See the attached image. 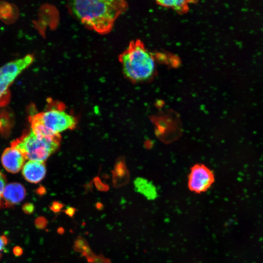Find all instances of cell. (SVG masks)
<instances>
[{"label": "cell", "mask_w": 263, "mask_h": 263, "mask_svg": "<svg viewBox=\"0 0 263 263\" xmlns=\"http://www.w3.org/2000/svg\"><path fill=\"white\" fill-rule=\"evenodd\" d=\"M128 6L122 0H77L68 3L71 14L82 24L101 35L112 30L115 21Z\"/></svg>", "instance_id": "cell-1"}, {"label": "cell", "mask_w": 263, "mask_h": 263, "mask_svg": "<svg viewBox=\"0 0 263 263\" xmlns=\"http://www.w3.org/2000/svg\"><path fill=\"white\" fill-rule=\"evenodd\" d=\"M118 60L125 76L132 82L148 80L155 73L153 56L140 39L131 41L119 55Z\"/></svg>", "instance_id": "cell-2"}, {"label": "cell", "mask_w": 263, "mask_h": 263, "mask_svg": "<svg viewBox=\"0 0 263 263\" xmlns=\"http://www.w3.org/2000/svg\"><path fill=\"white\" fill-rule=\"evenodd\" d=\"M31 129L37 135H59V133L73 129L76 125L75 118L66 112L59 106H51L46 111L30 117Z\"/></svg>", "instance_id": "cell-3"}, {"label": "cell", "mask_w": 263, "mask_h": 263, "mask_svg": "<svg viewBox=\"0 0 263 263\" xmlns=\"http://www.w3.org/2000/svg\"><path fill=\"white\" fill-rule=\"evenodd\" d=\"M60 136L40 137L31 129L13 141L11 147L18 150L25 159L44 162L59 146Z\"/></svg>", "instance_id": "cell-4"}, {"label": "cell", "mask_w": 263, "mask_h": 263, "mask_svg": "<svg viewBox=\"0 0 263 263\" xmlns=\"http://www.w3.org/2000/svg\"><path fill=\"white\" fill-rule=\"evenodd\" d=\"M215 175L212 170L203 164H194L190 168L188 176L189 189L196 193L207 191L215 182Z\"/></svg>", "instance_id": "cell-5"}, {"label": "cell", "mask_w": 263, "mask_h": 263, "mask_svg": "<svg viewBox=\"0 0 263 263\" xmlns=\"http://www.w3.org/2000/svg\"><path fill=\"white\" fill-rule=\"evenodd\" d=\"M34 56L27 55L0 67V84L10 85L19 74L33 61Z\"/></svg>", "instance_id": "cell-6"}, {"label": "cell", "mask_w": 263, "mask_h": 263, "mask_svg": "<svg viewBox=\"0 0 263 263\" xmlns=\"http://www.w3.org/2000/svg\"><path fill=\"white\" fill-rule=\"evenodd\" d=\"M25 158L17 149L11 147L3 151L1 161L4 169L8 172L17 173L23 167Z\"/></svg>", "instance_id": "cell-7"}, {"label": "cell", "mask_w": 263, "mask_h": 263, "mask_svg": "<svg viewBox=\"0 0 263 263\" xmlns=\"http://www.w3.org/2000/svg\"><path fill=\"white\" fill-rule=\"evenodd\" d=\"M26 190L24 186L18 183L6 185L2 195V207H10L18 205L25 198Z\"/></svg>", "instance_id": "cell-8"}, {"label": "cell", "mask_w": 263, "mask_h": 263, "mask_svg": "<svg viewBox=\"0 0 263 263\" xmlns=\"http://www.w3.org/2000/svg\"><path fill=\"white\" fill-rule=\"evenodd\" d=\"M46 169L44 162L29 160L23 166L22 173L29 182L38 183L45 176Z\"/></svg>", "instance_id": "cell-9"}, {"label": "cell", "mask_w": 263, "mask_h": 263, "mask_svg": "<svg viewBox=\"0 0 263 263\" xmlns=\"http://www.w3.org/2000/svg\"><path fill=\"white\" fill-rule=\"evenodd\" d=\"M73 248L75 252L80 253L85 257L89 263L93 261L96 256L87 241L81 236H78L74 241Z\"/></svg>", "instance_id": "cell-10"}, {"label": "cell", "mask_w": 263, "mask_h": 263, "mask_svg": "<svg viewBox=\"0 0 263 263\" xmlns=\"http://www.w3.org/2000/svg\"><path fill=\"white\" fill-rule=\"evenodd\" d=\"M136 190L144 195L149 199L155 198L157 193L155 187L147 180L141 178H137L134 181Z\"/></svg>", "instance_id": "cell-11"}, {"label": "cell", "mask_w": 263, "mask_h": 263, "mask_svg": "<svg viewBox=\"0 0 263 263\" xmlns=\"http://www.w3.org/2000/svg\"><path fill=\"white\" fill-rule=\"evenodd\" d=\"M157 3L166 7H169L179 13H184L188 11L189 3L188 0H158Z\"/></svg>", "instance_id": "cell-12"}, {"label": "cell", "mask_w": 263, "mask_h": 263, "mask_svg": "<svg viewBox=\"0 0 263 263\" xmlns=\"http://www.w3.org/2000/svg\"><path fill=\"white\" fill-rule=\"evenodd\" d=\"M6 186V179L4 175L0 171V208L2 207V195Z\"/></svg>", "instance_id": "cell-13"}, {"label": "cell", "mask_w": 263, "mask_h": 263, "mask_svg": "<svg viewBox=\"0 0 263 263\" xmlns=\"http://www.w3.org/2000/svg\"><path fill=\"white\" fill-rule=\"evenodd\" d=\"M64 207L63 204L57 201H54L52 203L50 208L54 213L57 214L61 211Z\"/></svg>", "instance_id": "cell-14"}, {"label": "cell", "mask_w": 263, "mask_h": 263, "mask_svg": "<svg viewBox=\"0 0 263 263\" xmlns=\"http://www.w3.org/2000/svg\"><path fill=\"white\" fill-rule=\"evenodd\" d=\"M90 263H111V260L105 257L102 254L96 255L93 261Z\"/></svg>", "instance_id": "cell-15"}, {"label": "cell", "mask_w": 263, "mask_h": 263, "mask_svg": "<svg viewBox=\"0 0 263 263\" xmlns=\"http://www.w3.org/2000/svg\"><path fill=\"white\" fill-rule=\"evenodd\" d=\"M47 225V220L44 217H39L35 220V225L39 229L44 228Z\"/></svg>", "instance_id": "cell-16"}, {"label": "cell", "mask_w": 263, "mask_h": 263, "mask_svg": "<svg viewBox=\"0 0 263 263\" xmlns=\"http://www.w3.org/2000/svg\"><path fill=\"white\" fill-rule=\"evenodd\" d=\"M9 242L8 239L5 235L0 236V258L2 256V252Z\"/></svg>", "instance_id": "cell-17"}, {"label": "cell", "mask_w": 263, "mask_h": 263, "mask_svg": "<svg viewBox=\"0 0 263 263\" xmlns=\"http://www.w3.org/2000/svg\"><path fill=\"white\" fill-rule=\"evenodd\" d=\"M35 207L33 204L27 203L23 205L22 210L23 212L27 214H30L34 211Z\"/></svg>", "instance_id": "cell-18"}, {"label": "cell", "mask_w": 263, "mask_h": 263, "mask_svg": "<svg viewBox=\"0 0 263 263\" xmlns=\"http://www.w3.org/2000/svg\"><path fill=\"white\" fill-rule=\"evenodd\" d=\"M76 211L77 209L75 207H68L66 209H64L62 211L69 217L71 218H73Z\"/></svg>", "instance_id": "cell-19"}, {"label": "cell", "mask_w": 263, "mask_h": 263, "mask_svg": "<svg viewBox=\"0 0 263 263\" xmlns=\"http://www.w3.org/2000/svg\"><path fill=\"white\" fill-rule=\"evenodd\" d=\"M22 249L19 246H15L13 249L14 254L17 256H19L22 254Z\"/></svg>", "instance_id": "cell-20"}, {"label": "cell", "mask_w": 263, "mask_h": 263, "mask_svg": "<svg viewBox=\"0 0 263 263\" xmlns=\"http://www.w3.org/2000/svg\"><path fill=\"white\" fill-rule=\"evenodd\" d=\"M64 231V229L62 227L58 228L57 232L59 234H63Z\"/></svg>", "instance_id": "cell-21"}, {"label": "cell", "mask_w": 263, "mask_h": 263, "mask_svg": "<svg viewBox=\"0 0 263 263\" xmlns=\"http://www.w3.org/2000/svg\"><path fill=\"white\" fill-rule=\"evenodd\" d=\"M1 122H0V127H1Z\"/></svg>", "instance_id": "cell-22"}]
</instances>
